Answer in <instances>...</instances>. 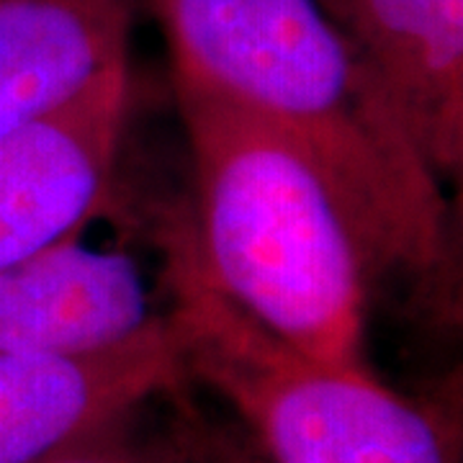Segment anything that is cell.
Here are the masks:
<instances>
[{"mask_svg": "<svg viewBox=\"0 0 463 463\" xmlns=\"http://www.w3.org/2000/svg\"><path fill=\"white\" fill-rule=\"evenodd\" d=\"M163 312L139 263L83 234L0 270V355H85L124 345Z\"/></svg>", "mask_w": 463, "mask_h": 463, "instance_id": "8992f818", "label": "cell"}, {"mask_svg": "<svg viewBox=\"0 0 463 463\" xmlns=\"http://www.w3.org/2000/svg\"><path fill=\"white\" fill-rule=\"evenodd\" d=\"M181 392L173 394V407L188 463H268L242 428H230L209 420L206 414L185 404Z\"/></svg>", "mask_w": 463, "mask_h": 463, "instance_id": "30bf717a", "label": "cell"}, {"mask_svg": "<svg viewBox=\"0 0 463 463\" xmlns=\"http://www.w3.org/2000/svg\"><path fill=\"white\" fill-rule=\"evenodd\" d=\"M129 111V70L0 137V270L83 234L106 206Z\"/></svg>", "mask_w": 463, "mask_h": 463, "instance_id": "277c9868", "label": "cell"}, {"mask_svg": "<svg viewBox=\"0 0 463 463\" xmlns=\"http://www.w3.org/2000/svg\"><path fill=\"white\" fill-rule=\"evenodd\" d=\"M170 78L245 106L304 149L353 232L368 283L438 281L453 232L435 178L319 0H142Z\"/></svg>", "mask_w": 463, "mask_h": 463, "instance_id": "6da1fadb", "label": "cell"}, {"mask_svg": "<svg viewBox=\"0 0 463 463\" xmlns=\"http://www.w3.org/2000/svg\"><path fill=\"white\" fill-rule=\"evenodd\" d=\"M194 167L188 227L224 297L298 353L365 365L368 273L315 163L245 106L173 80Z\"/></svg>", "mask_w": 463, "mask_h": 463, "instance_id": "7a4b0ae2", "label": "cell"}, {"mask_svg": "<svg viewBox=\"0 0 463 463\" xmlns=\"http://www.w3.org/2000/svg\"><path fill=\"white\" fill-rule=\"evenodd\" d=\"M165 319L188 381L237 414L268 463H453L435 414L383 386L368 365H330L260 327L206 276L188 219L163 230Z\"/></svg>", "mask_w": 463, "mask_h": 463, "instance_id": "3957f363", "label": "cell"}, {"mask_svg": "<svg viewBox=\"0 0 463 463\" xmlns=\"http://www.w3.org/2000/svg\"><path fill=\"white\" fill-rule=\"evenodd\" d=\"M137 0H0V137L129 70Z\"/></svg>", "mask_w": 463, "mask_h": 463, "instance_id": "ba28073f", "label": "cell"}, {"mask_svg": "<svg viewBox=\"0 0 463 463\" xmlns=\"http://www.w3.org/2000/svg\"><path fill=\"white\" fill-rule=\"evenodd\" d=\"M440 183L463 167V0H319Z\"/></svg>", "mask_w": 463, "mask_h": 463, "instance_id": "52a82bcc", "label": "cell"}, {"mask_svg": "<svg viewBox=\"0 0 463 463\" xmlns=\"http://www.w3.org/2000/svg\"><path fill=\"white\" fill-rule=\"evenodd\" d=\"M163 317L124 345L85 355H0V463H42L93 428L185 386Z\"/></svg>", "mask_w": 463, "mask_h": 463, "instance_id": "5b68a950", "label": "cell"}, {"mask_svg": "<svg viewBox=\"0 0 463 463\" xmlns=\"http://www.w3.org/2000/svg\"><path fill=\"white\" fill-rule=\"evenodd\" d=\"M149 404L93 428L42 463H188L175 412L165 425H155L147 417Z\"/></svg>", "mask_w": 463, "mask_h": 463, "instance_id": "9c48e42d", "label": "cell"}]
</instances>
